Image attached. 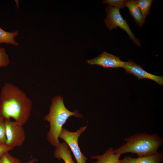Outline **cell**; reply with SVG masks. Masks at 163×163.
I'll return each mask as SVG.
<instances>
[{
    "instance_id": "cell-1",
    "label": "cell",
    "mask_w": 163,
    "mask_h": 163,
    "mask_svg": "<svg viewBox=\"0 0 163 163\" xmlns=\"http://www.w3.org/2000/svg\"><path fill=\"white\" fill-rule=\"evenodd\" d=\"M32 106L25 93L12 83H6L0 95V117L14 119L22 126L28 121Z\"/></svg>"
},
{
    "instance_id": "cell-2",
    "label": "cell",
    "mask_w": 163,
    "mask_h": 163,
    "mask_svg": "<svg viewBox=\"0 0 163 163\" xmlns=\"http://www.w3.org/2000/svg\"><path fill=\"white\" fill-rule=\"evenodd\" d=\"M71 116L82 118L77 110L71 112L66 107L63 98L60 96H56L51 101L50 111L44 119L50 124V129L47 139L53 146L56 147L60 143L58 138L63 125Z\"/></svg>"
},
{
    "instance_id": "cell-3",
    "label": "cell",
    "mask_w": 163,
    "mask_h": 163,
    "mask_svg": "<svg viewBox=\"0 0 163 163\" xmlns=\"http://www.w3.org/2000/svg\"><path fill=\"white\" fill-rule=\"evenodd\" d=\"M126 142L113 152L120 155L126 153L136 154L138 157L150 155L157 152L163 140L157 133L150 135L146 133H137L124 139Z\"/></svg>"
},
{
    "instance_id": "cell-4",
    "label": "cell",
    "mask_w": 163,
    "mask_h": 163,
    "mask_svg": "<svg viewBox=\"0 0 163 163\" xmlns=\"http://www.w3.org/2000/svg\"><path fill=\"white\" fill-rule=\"evenodd\" d=\"M107 13L106 18L104 22L110 30L119 27L125 30L128 34L133 42L137 46H141V43L134 36L126 21L121 15L120 9L109 5L106 8Z\"/></svg>"
},
{
    "instance_id": "cell-5",
    "label": "cell",
    "mask_w": 163,
    "mask_h": 163,
    "mask_svg": "<svg viewBox=\"0 0 163 163\" xmlns=\"http://www.w3.org/2000/svg\"><path fill=\"white\" fill-rule=\"evenodd\" d=\"M87 127V126H83L75 132H71L62 128L59 136V138L64 140L69 146L77 163H86L87 159L81 152L78 144L79 137Z\"/></svg>"
},
{
    "instance_id": "cell-6",
    "label": "cell",
    "mask_w": 163,
    "mask_h": 163,
    "mask_svg": "<svg viewBox=\"0 0 163 163\" xmlns=\"http://www.w3.org/2000/svg\"><path fill=\"white\" fill-rule=\"evenodd\" d=\"M5 121L6 137L5 144L13 148L21 146L25 139L23 126L15 121L7 120Z\"/></svg>"
},
{
    "instance_id": "cell-7",
    "label": "cell",
    "mask_w": 163,
    "mask_h": 163,
    "mask_svg": "<svg viewBox=\"0 0 163 163\" xmlns=\"http://www.w3.org/2000/svg\"><path fill=\"white\" fill-rule=\"evenodd\" d=\"M126 72L137 77L139 79H148L152 80L161 85H163V77L149 73L134 61L129 60L124 62L122 67Z\"/></svg>"
},
{
    "instance_id": "cell-8",
    "label": "cell",
    "mask_w": 163,
    "mask_h": 163,
    "mask_svg": "<svg viewBox=\"0 0 163 163\" xmlns=\"http://www.w3.org/2000/svg\"><path fill=\"white\" fill-rule=\"evenodd\" d=\"M87 62L89 64L98 65L104 68H122L124 63L119 57L105 52L96 57L88 60Z\"/></svg>"
},
{
    "instance_id": "cell-9",
    "label": "cell",
    "mask_w": 163,
    "mask_h": 163,
    "mask_svg": "<svg viewBox=\"0 0 163 163\" xmlns=\"http://www.w3.org/2000/svg\"><path fill=\"white\" fill-rule=\"evenodd\" d=\"M163 160L162 154L157 152L150 155L136 158L127 156L120 161L121 163H161Z\"/></svg>"
},
{
    "instance_id": "cell-10",
    "label": "cell",
    "mask_w": 163,
    "mask_h": 163,
    "mask_svg": "<svg viewBox=\"0 0 163 163\" xmlns=\"http://www.w3.org/2000/svg\"><path fill=\"white\" fill-rule=\"evenodd\" d=\"M54 155L58 159H62L65 163H75L72 158L71 152L66 142L59 144L56 147Z\"/></svg>"
},
{
    "instance_id": "cell-11",
    "label": "cell",
    "mask_w": 163,
    "mask_h": 163,
    "mask_svg": "<svg viewBox=\"0 0 163 163\" xmlns=\"http://www.w3.org/2000/svg\"><path fill=\"white\" fill-rule=\"evenodd\" d=\"M121 155L115 153L112 148H108L102 155L91 157L92 159H97L94 163H121L120 160Z\"/></svg>"
},
{
    "instance_id": "cell-12",
    "label": "cell",
    "mask_w": 163,
    "mask_h": 163,
    "mask_svg": "<svg viewBox=\"0 0 163 163\" xmlns=\"http://www.w3.org/2000/svg\"><path fill=\"white\" fill-rule=\"evenodd\" d=\"M125 6L129 9V13L137 25L142 26L145 22V18L142 15L135 0H126Z\"/></svg>"
},
{
    "instance_id": "cell-13",
    "label": "cell",
    "mask_w": 163,
    "mask_h": 163,
    "mask_svg": "<svg viewBox=\"0 0 163 163\" xmlns=\"http://www.w3.org/2000/svg\"><path fill=\"white\" fill-rule=\"evenodd\" d=\"M18 34L17 31L8 32L2 30L0 27V43H5L18 46L19 44L15 40L14 37L18 35Z\"/></svg>"
},
{
    "instance_id": "cell-14",
    "label": "cell",
    "mask_w": 163,
    "mask_h": 163,
    "mask_svg": "<svg viewBox=\"0 0 163 163\" xmlns=\"http://www.w3.org/2000/svg\"><path fill=\"white\" fill-rule=\"evenodd\" d=\"M135 2L143 16L145 18L149 14L152 0H137Z\"/></svg>"
},
{
    "instance_id": "cell-15",
    "label": "cell",
    "mask_w": 163,
    "mask_h": 163,
    "mask_svg": "<svg viewBox=\"0 0 163 163\" xmlns=\"http://www.w3.org/2000/svg\"><path fill=\"white\" fill-rule=\"evenodd\" d=\"M0 163H22L21 161L10 154L8 152L4 153L0 158Z\"/></svg>"
},
{
    "instance_id": "cell-16",
    "label": "cell",
    "mask_w": 163,
    "mask_h": 163,
    "mask_svg": "<svg viewBox=\"0 0 163 163\" xmlns=\"http://www.w3.org/2000/svg\"><path fill=\"white\" fill-rule=\"evenodd\" d=\"M10 61L8 56L5 52V49L0 47V67L8 66Z\"/></svg>"
},
{
    "instance_id": "cell-17",
    "label": "cell",
    "mask_w": 163,
    "mask_h": 163,
    "mask_svg": "<svg viewBox=\"0 0 163 163\" xmlns=\"http://www.w3.org/2000/svg\"><path fill=\"white\" fill-rule=\"evenodd\" d=\"M6 141L5 121L3 118L0 117V144H5Z\"/></svg>"
},
{
    "instance_id": "cell-18",
    "label": "cell",
    "mask_w": 163,
    "mask_h": 163,
    "mask_svg": "<svg viewBox=\"0 0 163 163\" xmlns=\"http://www.w3.org/2000/svg\"><path fill=\"white\" fill-rule=\"evenodd\" d=\"M126 1L124 0H105L103 1V3L107 4L109 6L120 9L125 8Z\"/></svg>"
},
{
    "instance_id": "cell-19",
    "label": "cell",
    "mask_w": 163,
    "mask_h": 163,
    "mask_svg": "<svg viewBox=\"0 0 163 163\" xmlns=\"http://www.w3.org/2000/svg\"><path fill=\"white\" fill-rule=\"evenodd\" d=\"M13 149V148L10 147L6 144H0V158L4 153L8 152Z\"/></svg>"
},
{
    "instance_id": "cell-20",
    "label": "cell",
    "mask_w": 163,
    "mask_h": 163,
    "mask_svg": "<svg viewBox=\"0 0 163 163\" xmlns=\"http://www.w3.org/2000/svg\"><path fill=\"white\" fill-rule=\"evenodd\" d=\"M37 159L36 158H33L29 161H27L26 163H34L36 161H37Z\"/></svg>"
}]
</instances>
